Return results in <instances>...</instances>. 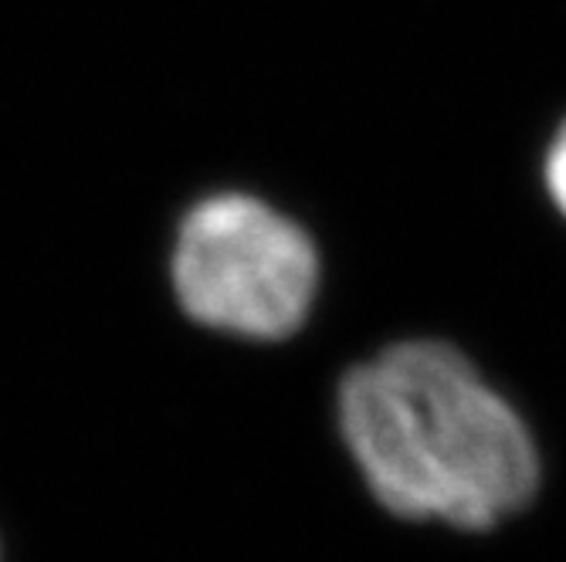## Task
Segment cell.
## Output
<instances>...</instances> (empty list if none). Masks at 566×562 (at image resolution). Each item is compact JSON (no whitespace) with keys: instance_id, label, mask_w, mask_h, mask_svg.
<instances>
[{"instance_id":"2","label":"cell","mask_w":566,"mask_h":562,"mask_svg":"<svg viewBox=\"0 0 566 562\" xmlns=\"http://www.w3.org/2000/svg\"><path fill=\"white\" fill-rule=\"evenodd\" d=\"M170 282L193 322L241 339H285L313 312L319 251L262 197L224 190L184 214Z\"/></svg>"},{"instance_id":"1","label":"cell","mask_w":566,"mask_h":562,"mask_svg":"<svg viewBox=\"0 0 566 562\" xmlns=\"http://www.w3.org/2000/svg\"><path fill=\"white\" fill-rule=\"evenodd\" d=\"M339 427L374 498L400 519L479 532L526 508L539 485L523 417L444 342H400L349 370Z\"/></svg>"},{"instance_id":"3","label":"cell","mask_w":566,"mask_h":562,"mask_svg":"<svg viewBox=\"0 0 566 562\" xmlns=\"http://www.w3.org/2000/svg\"><path fill=\"white\" fill-rule=\"evenodd\" d=\"M546 190L559 214L566 218V126L556 132L549 152H546Z\"/></svg>"}]
</instances>
